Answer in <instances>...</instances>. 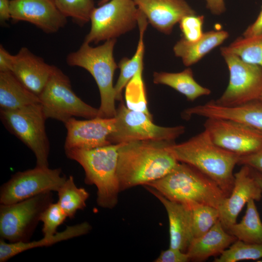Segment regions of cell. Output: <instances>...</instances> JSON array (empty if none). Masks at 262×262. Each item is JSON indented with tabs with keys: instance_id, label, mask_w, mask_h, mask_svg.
<instances>
[{
	"instance_id": "obj_28",
	"label": "cell",
	"mask_w": 262,
	"mask_h": 262,
	"mask_svg": "<svg viewBox=\"0 0 262 262\" xmlns=\"http://www.w3.org/2000/svg\"><path fill=\"white\" fill-rule=\"evenodd\" d=\"M58 192V203L70 219L74 218L78 210H82L86 207V201L89 194L83 188H78L74 182V178L69 176Z\"/></svg>"
},
{
	"instance_id": "obj_4",
	"label": "cell",
	"mask_w": 262,
	"mask_h": 262,
	"mask_svg": "<svg viewBox=\"0 0 262 262\" xmlns=\"http://www.w3.org/2000/svg\"><path fill=\"white\" fill-rule=\"evenodd\" d=\"M120 144L65 150L68 158L78 162L83 168L85 183L96 186L97 202L102 208L112 209L118 202L120 190L117 166Z\"/></svg>"
},
{
	"instance_id": "obj_23",
	"label": "cell",
	"mask_w": 262,
	"mask_h": 262,
	"mask_svg": "<svg viewBox=\"0 0 262 262\" xmlns=\"http://www.w3.org/2000/svg\"><path fill=\"white\" fill-rule=\"evenodd\" d=\"M229 36L227 31L219 30L204 33L199 39L194 42L181 38L175 44L173 51L176 56L181 58L184 66H189L223 43Z\"/></svg>"
},
{
	"instance_id": "obj_17",
	"label": "cell",
	"mask_w": 262,
	"mask_h": 262,
	"mask_svg": "<svg viewBox=\"0 0 262 262\" xmlns=\"http://www.w3.org/2000/svg\"><path fill=\"white\" fill-rule=\"evenodd\" d=\"M183 115L188 118L197 115L234 120L262 132V102L258 100L233 107L222 106L212 100L186 109Z\"/></svg>"
},
{
	"instance_id": "obj_14",
	"label": "cell",
	"mask_w": 262,
	"mask_h": 262,
	"mask_svg": "<svg viewBox=\"0 0 262 262\" xmlns=\"http://www.w3.org/2000/svg\"><path fill=\"white\" fill-rule=\"evenodd\" d=\"M115 117L83 120L70 118L64 123L67 130L65 150L91 149L111 144L108 138L115 129Z\"/></svg>"
},
{
	"instance_id": "obj_10",
	"label": "cell",
	"mask_w": 262,
	"mask_h": 262,
	"mask_svg": "<svg viewBox=\"0 0 262 262\" xmlns=\"http://www.w3.org/2000/svg\"><path fill=\"white\" fill-rule=\"evenodd\" d=\"M114 131L109 136L111 144L139 140L175 141L185 130L183 126L163 127L156 125L145 113L131 110L123 100L116 108Z\"/></svg>"
},
{
	"instance_id": "obj_31",
	"label": "cell",
	"mask_w": 262,
	"mask_h": 262,
	"mask_svg": "<svg viewBox=\"0 0 262 262\" xmlns=\"http://www.w3.org/2000/svg\"><path fill=\"white\" fill-rule=\"evenodd\" d=\"M143 71V67L139 69L125 87L126 106L131 110L143 112L153 118L147 105Z\"/></svg>"
},
{
	"instance_id": "obj_2",
	"label": "cell",
	"mask_w": 262,
	"mask_h": 262,
	"mask_svg": "<svg viewBox=\"0 0 262 262\" xmlns=\"http://www.w3.org/2000/svg\"><path fill=\"white\" fill-rule=\"evenodd\" d=\"M168 148L176 159L181 163L196 168L214 181L227 197L233 187L235 166L239 156L216 145L208 132L204 131L188 140Z\"/></svg>"
},
{
	"instance_id": "obj_39",
	"label": "cell",
	"mask_w": 262,
	"mask_h": 262,
	"mask_svg": "<svg viewBox=\"0 0 262 262\" xmlns=\"http://www.w3.org/2000/svg\"><path fill=\"white\" fill-rule=\"evenodd\" d=\"M261 33H262V6L257 18L246 29L243 33V36L248 37Z\"/></svg>"
},
{
	"instance_id": "obj_13",
	"label": "cell",
	"mask_w": 262,
	"mask_h": 262,
	"mask_svg": "<svg viewBox=\"0 0 262 262\" xmlns=\"http://www.w3.org/2000/svg\"><path fill=\"white\" fill-rule=\"evenodd\" d=\"M204 126L214 144L239 156L262 149V132L241 122L209 118Z\"/></svg>"
},
{
	"instance_id": "obj_22",
	"label": "cell",
	"mask_w": 262,
	"mask_h": 262,
	"mask_svg": "<svg viewBox=\"0 0 262 262\" xmlns=\"http://www.w3.org/2000/svg\"><path fill=\"white\" fill-rule=\"evenodd\" d=\"M91 229L87 222L66 226V229L50 236H44L38 241L8 243L0 239V262H5L25 251L38 247L47 246L56 243L78 237L87 233Z\"/></svg>"
},
{
	"instance_id": "obj_37",
	"label": "cell",
	"mask_w": 262,
	"mask_h": 262,
	"mask_svg": "<svg viewBox=\"0 0 262 262\" xmlns=\"http://www.w3.org/2000/svg\"><path fill=\"white\" fill-rule=\"evenodd\" d=\"M238 164L248 166L262 173V149L248 155L239 156Z\"/></svg>"
},
{
	"instance_id": "obj_30",
	"label": "cell",
	"mask_w": 262,
	"mask_h": 262,
	"mask_svg": "<svg viewBox=\"0 0 262 262\" xmlns=\"http://www.w3.org/2000/svg\"><path fill=\"white\" fill-rule=\"evenodd\" d=\"M186 205L191 211L194 239L208 232L219 219V211L216 208L196 203Z\"/></svg>"
},
{
	"instance_id": "obj_38",
	"label": "cell",
	"mask_w": 262,
	"mask_h": 262,
	"mask_svg": "<svg viewBox=\"0 0 262 262\" xmlns=\"http://www.w3.org/2000/svg\"><path fill=\"white\" fill-rule=\"evenodd\" d=\"M14 55L11 54L2 45H0V72L11 71Z\"/></svg>"
},
{
	"instance_id": "obj_36",
	"label": "cell",
	"mask_w": 262,
	"mask_h": 262,
	"mask_svg": "<svg viewBox=\"0 0 262 262\" xmlns=\"http://www.w3.org/2000/svg\"><path fill=\"white\" fill-rule=\"evenodd\" d=\"M190 261L186 252H184L179 249L169 247L168 249L162 251L154 262H186Z\"/></svg>"
},
{
	"instance_id": "obj_25",
	"label": "cell",
	"mask_w": 262,
	"mask_h": 262,
	"mask_svg": "<svg viewBox=\"0 0 262 262\" xmlns=\"http://www.w3.org/2000/svg\"><path fill=\"white\" fill-rule=\"evenodd\" d=\"M153 81L155 84L166 85L173 88L192 101L211 93L209 89L201 86L196 81L190 68L177 73L154 72Z\"/></svg>"
},
{
	"instance_id": "obj_1",
	"label": "cell",
	"mask_w": 262,
	"mask_h": 262,
	"mask_svg": "<svg viewBox=\"0 0 262 262\" xmlns=\"http://www.w3.org/2000/svg\"><path fill=\"white\" fill-rule=\"evenodd\" d=\"M174 143L139 140L121 143L117 166L120 191L144 186L170 172L179 163L168 148Z\"/></svg>"
},
{
	"instance_id": "obj_41",
	"label": "cell",
	"mask_w": 262,
	"mask_h": 262,
	"mask_svg": "<svg viewBox=\"0 0 262 262\" xmlns=\"http://www.w3.org/2000/svg\"><path fill=\"white\" fill-rule=\"evenodd\" d=\"M11 18L10 0H0V21L3 23Z\"/></svg>"
},
{
	"instance_id": "obj_34",
	"label": "cell",
	"mask_w": 262,
	"mask_h": 262,
	"mask_svg": "<svg viewBox=\"0 0 262 262\" xmlns=\"http://www.w3.org/2000/svg\"><path fill=\"white\" fill-rule=\"evenodd\" d=\"M58 202L51 203L42 213L40 221L43 222L42 229L44 236H50L55 234L59 226L66 218Z\"/></svg>"
},
{
	"instance_id": "obj_26",
	"label": "cell",
	"mask_w": 262,
	"mask_h": 262,
	"mask_svg": "<svg viewBox=\"0 0 262 262\" xmlns=\"http://www.w3.org/2000/svg\"><path fill=\"white\" fill-rule=\"evenodd\" d=\"M140 12L138 20L139 38L136 51L131 58L124 57L118 64L120 72L114 86L115 100L117 101L122 100L123 90L139 69L143 67L145 51L144 35L148 22L145 16Z\"/></svg>"
},
{
	"instance_id": "obj_11",
	"label": "cell",
	"mask_w": 262,
	"mask_h": 262,
	"mask_svg": "<svg viewBox=\"0 0 262 262\" xmlns=\"http://www.w3.org/2000/svg\"><path fill=\"white\" fill-rule=\"evenodd\" d=\"M229 73L228 86L215 101L224 106L233 107L257 100L262 90V68L247 63L225 47L220 49Z\"/></svg>"
},
{
	"instance_id": "obj_3",
	"label": "cell",
	"mask_w": 262,
	"mask_h": 262,
	"mask_svg": "<svg viewBox=\"0 0 262 262\" xmlns=\"http://www.w3.org/2000/svg\"><path fill=\"white\" fill-rule=\"evenodd\" d=\"M144 186L153 188L175 202L183 204L196 203L218 210L227 197L212 180L194 167L181 162L164 176Z\"/></svg>"
},
{
	"instance_id": "obj_44",
	"label": "cell",
	"mask_w": 262,
	"mask_h": 262,
	"mask_svg": "<svg viewBox=\"0 0 262 262\" xmlns=\"http://www.w3.org/2000/svg\"><path fill=\"white\" fill-rule=\"evenodd\" d=\"M258 100H259V101L262 102V91L261 92V94H260V96L259 97Z\"/></svg>"
},
{
	"instance_id": "obj_18",
	"label": "cell",
	"mask_w": 262,
	"mask_h": 262,
	"mask_svg": "<svg viewBox=\"0 0 262 262\" xmlns=\"http://www.w3.org/2000/svg\"><path fill=\"white\" fill-rule=\"evenodd\" d=\"M148 22L160 32L170 34L184 16L196 14L185 0H133Z\"/></svg>"
},
{
	"instance_id": "obj_15",
	"label": "cell",
	"mask_w": 262,
	"mask_h": 262,
	"mask_svg": "<svg viewBox=\"0 0 262 262\" xmlns=\"http://www.w3.org/2000/svg\"><path fill=\"white\" fill-rule=\"evenodd\" d=\"M10 9L13 22L31 23L47 33L58 32L67 22L54 0H11Z\"/></svg>"
},
{
	"instance_id": "obj_6",
	"label": "cell",
	"mask_w": 262,
	"mask_h": 262,
	"mask_svg": "<svg viewBox=\"0 0 262 262\" xmlns=\"http://www.w3.org/2000/svg\"><path fill=\"white\" fill-rule=\"evenodd\" d=\"M0 119L5 128L34 153L36 166L49 167V143L41 103L13 110H1Z\"/></svg>"
},
{
	"instance_id": "obj_40",
	"label": "cell",
	"mask_w": 262,
	"mask_h": 262,
	"mask_svg": "<svg viewBox=\"0 0 262 262\" xmlns=\"http://www.w3.org/2000/svg\"><path fill=\"white\" fill-rule=\"evenodd\" d=\"M206 7L213 15H220L225 12L226 6L224 0H205Z\"/></svg>"
},
{
	"instance_id": "obj_32",
	"label": "cell",
	"mask_w": 262,
	"mask_h": 262,
	"mask_svg": "<svg viewBox=\"0 0 262 262\" xmlns=\"http://www.w3.org/2000/svg\"><path fill=\"white\" fill-rule=\"evenodd\" d=\"M262 258V245L245 243L237 239L214 262H237Z\"/></svg>"
},
{
	"instance_id": "obj_16",
	"label": "cell",
	"mask_w": 262,
	"mask_h": 262,
	"mask_svg": "<svg viewBox=\"0 0 262 262\" xmlns=\"http://www.w3.org/2000/svg\"><path fill=\"white\" fill-rule=\"evenodd\" d=\"M234 175L231 192L219 209V220L226 230L236 223L239 213L249 200L258 201L262 198L261 188L251 167L243 165Z\"/></svg>"
},
{
	"instance_id": "obj_21",
	"label": "cell",
	"mask_w": 262,
	"mask_h": 262,
	"mask_svg": "<svg viewBox=\"0 0 262 262\" xmlns=\"http://www.w3.org/2000/svg\"><path fill=\"white\" fill-rule=\"evenodd\" d=\"M236 240L227 232L219 219L208 232L193 240L186 253L190 261L203 262L220 255Z\"/></svg>"
},
{
	"instance_id": "obj_35",
	"label": "cell",
	"mask_w": 262,
	"mask_h": 262,
	"mask_svg": "<svg viewBox=\"0 0 262 262\" xmlns=\"http://www.w3.org/2000/svg\"><path fill=\"white\" fill-rule=\"evenodd\" d=\"M204 17L196 14L183 16L179 23L182 34V38L189 42L199 39L203 35Z\"/></svg>"
},
{
	"instance_id": "obj_33",
	"label": "cell",
	"mask_w": 262,
	"mask_h": 262,
	"mask_svg": "<svg viewBox=\"0 0 262 262\" xmlns=\"http://www.w3.org/2000/svg\"><path fill=\"white\" fill-rule=\"evenodd\" d=\"M59 11L66 17L71 18L79 26L90 21L95 8L93 0H54Z\"/></svg>"
},
{
	"instance_id": "obj_8",
	"label": "cell",
	"mask_w": 262,
	"mask_h": 262,
	"mask_svg": "<svg viewBox=\"0 0 262 262\" xmlns=\"http://www.w3.org/2000/svg\"><path fill=\"white\" fill-rule=\"evenodd\" d=\"M53 202V194L49 191L16 203L0 204V238L11 243L30 241L42 212Z\"/></svg>"
},
{
	"instance_id": "obj_24",
	"label": "cell",
	"mask_w": 262,
	"mask_h": 262,
	"mask_svg": "<svg viewBox=\"0 0 262 262\" xmlns=\"http://www.w3.org/2000/svg\"><path fill=\"white\" fill-rule=\"evenodd\" d=\"M40 103L39 97L11 72H0V108L13 110Z\"/></svg>"
},
{
	"instance_id": "obj_7",
	"label": "cell",
	"mask_w": 262,
	"mask_h": 262,
	"mask_svg": "<svg viewBox=\"0 0 262 262\" xmlns=\"http://www.w3.org/2000/svg\"><path fill=\"white\" fill-rule=\"evenodd\" d=\"M39 98L46 119L65 123L72 117L91 119L98 115V109L79 98L72 90L68 76L56 66Z\"/></svg>"
},
{
	"instance_id": "obj_42",
	"label": "cell",
	"mask_w": 262,
	"mask_h": 262,
	"mask_svg": "<svg viewBox=\"0 0 262 262\" xmlns=\"http://www.w3.org/2000/svg\"><path fill=\"white\" fill-rule=\"evenodd\" d=\"M252 171L254 176L259 183L262 191V173L253 169H252Z\"/></svg>"
},
{
	"instance_id": "obj_20",
	"label": "cell",
	"mask_w": 262,
	"mask_h": 262,
	"mask_svg": "<svg viewBox=\"0 0 262 262\" xmlns=\"http://www.w3.org/2000/svg\"><path fill=\"white\" fill-rule=\"evenodd\" d=\"M144 186L159 200L166 210L169 221V247L186 252L194 239L190 207L167 199L149 186Z\"/></svg>"
},
{
	"instance_id": "obj_43",
	"label": "cell",
	"mask_w": 262,
	"mask_h": 262,
	"mask_svg": "<svg viewBox=\"0 0 262 262\" xmlns=\"http://www.w3.org/2000/svg\"><path fill=\"white\" fill-rule=\"evenodd\" d=\"M110 0H100L98 2V5H102L106 2H107V1H109Z\"/></svg>"
},
{
	"instance_id": "obj_5",
	"label": "cell",
	"mask_w": 262,
	"mask_h": 262,
	"mask_svg": "<svg viewBox=\"0 0 262 262\" xmlns=\"http://www.w3.org/2000/svg\"><path fill=\"white\" fill-rule=\"evenodd\" d=\"M116 39L106 40L100 46L92 47L83 42L80 48L66 57L68 65L78 66L88 71L98 88L100 105L98 117H114L116 113L115 97L113 78L118 65L113 51Z\"/></svg>"
},
{
	"instance_id": "obj_27",
	"label": "cell",
	"mask_w": 262,
	"mask_h": 262,
	"mask_svg": "<svg viewBox=\"0 0 262 262\" xmlns=\"http://www.w3.org/2000/svg\"><path fill=\"white\" fill-rule=\"evenodd\" d=\"M255 201L249 200L246 203L245 215L239 223H236L226 230L237 239L245 243L262 245V222Z\"/></svg>"
},
{
	"instance_id": "obj_12",
	"label": "cell",
	"mask_w": 262,
	"mask_h": 262,
	"mask_svg": "<svg viewBox=\"0 0 262 262\" xmlns=\"http://www.w3.org/2000/svg\"><path fill=\"white\" fill-rule=\"evenodd\" d=\"M60 168L35 166L13 175L0 189V204H10L44 192L57 191L66 180Z\"/></svg>"
},
{
	"instance_id": "obj_29",
	"label": "cell",
	"mask_w": 262,
	"mask_h": 262,
	"mask_svg": "<svg viewBox=\"0 0 262 262\" xmlns=\"http://www.w3.org/2000/svg\"><path fill=\"white\" fill-rule=\"evenodd\" d=\"M225 47L244 61L262 68V33L248 37H238Z\"/></svg>"
},
{
	"instance_id": "obj_19",
	"label": "cell",
	"mask_w": 262,
	"mask_h": 262,
	"mask_svg": "<svg viewBox=\"0 0 262 262\" xmlns=\"http://www.w3.org/2000/svg\"><path fill=\"white\" fill-rule=\"evenodd\" d=\"M55 66L22 47L14 55L11 72L29 90L38 97L53 73Z\"/></svg>"
},
{
	"instance_id": "obj_9",
	"label": "cell",
	"mask_w": 262,
	"mask_h": 262,
	"mask_svg": "<svg viewBox=\"0 0 262 262\" xmlns=\"http://www.w3.org/2000/svg\"><path fill=\"white\" fill-rule=\"evenodd\" d=\"M139 14L133 0H110L93 10L90 30L83 42L97 44L116 39L135 28Z\"/></svg>"
}]
</instances>
